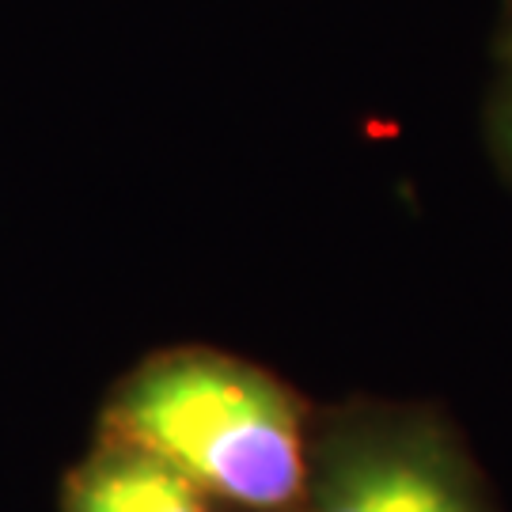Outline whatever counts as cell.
<instances>
[{
  "label": "cell",
  "mask_w": 512,
  "mask_h": 512,
  "mask_svg": "<svg viewBox=\"0 0 512 512\" xmlns=\"http://www.w3.org/2000/svg\"><path fill=\"white\" fill-rule=\"evenodd\" d=\"M311 512H478L471 494L421 452H365L319 490Z\"/></svg>",
  "instance_id": "2"
},
{
  "label": "cell",
  "mask_w": 512,
  "mask_h": 512,
  "mask_svg": "<svg viewBox=\"0 0 512 512\" xmlns=\"http://www.w3.org/2000/svg\"><path fill=\"white\" fill-rule=\"evenodd\" d=\"M107 440L141 448L243 512H289L308 486L296 403L255 368L183 349L141 365L107 406Z\"/></svg>",
  "instance_id": "1"
},
{
  "label": "cell",
  "mask_w": 512,
  "mask_h": 512,
  "mask_svg": "<svg viewBox=\"0 0 512 512\" xmlns=\"http://www.w3.org/2000/svg\"><path fill=\"white\" fill-rule=\"evenodd\" d=\"M65 512H217L186 475L118 440H103L65 482Z\"/></svg>",
  "instance_id": "3"
}]
</instances>
